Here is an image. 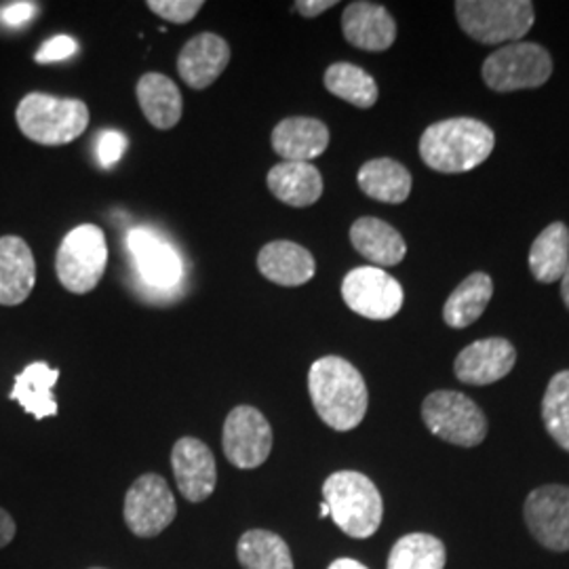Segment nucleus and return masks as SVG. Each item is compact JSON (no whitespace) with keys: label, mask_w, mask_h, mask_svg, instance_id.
<instances>
[{"label":"nucleus","mask_w":569,"mask_h":569,"mask_svg":"<svg viewBox=\"0 0 569 569\" xmlns=\"http://www.w3.org/2000/svg\"><path fill=\"white\" fill-rule=\"evenodd\" d=\"M203 0H148L146 7L171 23H188L203 9Z\"/></svg>","instance_id":"32"},{"label":"nucleus","mask_w":569,"mask_h":569,"mask_svg":"<svg viewBox=\"0 0 569 569\" xmlns=\"http://www.w3.org/2000/svg\"><path fill=\"white\" fill-rule=\"evenodd\" d=\"M228 42L213 32H201L183 44L176 66L182 81L188 87L201 91L222 77V72L228 68Z\"/></svg>","instance_id":"17"},{"label":"nucleus","mask_w":569,"mask_h":569,"mask_svg":"<svg viewBox=\"0 0 569 569\" xmlns=\"http://www.w3.org/2000/svg\"><path fill=\"white\" fill-rule=\"evenodd\" d=\"M39 7L34 2H11L0 9V23L9 28H21L37 16Z\"/></svg>","instance_id":"35"},{"label":"nucleus","mask_w":569,"mask_h":569,"mask_svg":"<svg viewBox=\"0 0 569 569\" xmlns=\"http://www.w3.org/2000/svg\"><path fill=\"white\" fill-rule=\"evenodd\" d=\"M77 51H79V42L66 34H60L42 44L37 53V63H56V61L68 60V58L77 56Z\"/></svg>","instance_id":"34"},{"label":"nucleus","mask_w":569,"mask_h":569,"mask_svg":"<svg viewBox=\"0 0 569 569\" xmlns=\"http://www.w3.org/2000/svg\"><path fill=\"white\" fill-rule=\"evenodd\" d=\"M237 557L244 569H293L287 542L268 529L244 531L237 545Z\"/></svg>","instance_id":"28"},{"label":"nucleus","mask_w":569,"mask_h":569,"mask_svg":"<svg viewBox=\"0 0 569 569\" xmlns=\"http://www.w3.org/2000/svg\"><path fill=\"white\" fill-rule=\"evenodd\" d=\"M327 569H367L363 563H359V561H355V559H336L331 566Z\"/></svg>","instance_id":"38"},{"label":"nucleus","mask_w":569,"mask_h":569,"mask_svg":"<svg viewBox=\"0 0 569 569\" xmlns=\"http://www.w3.org/2000/svg\"><path fill=\"white\" fill-rule=\"evenodd\" d=\"M561 296H563V302L569 308V264L566 272H563V277H561Z\"/></svg>","instance_id":"39"},{"label":"nucleus","mask_w":569,"mask_h":569,"mask_svg":"<svg viewBox=\"0 0 569 569\" xmlns=\"http://www.w3.org/2000/svg\"><path fill=\"white\" fill-rule=\"evenodd\" d=\"M60 380V369L37 361L26 367L16 376V385L9 392L11 401H18L23 411L34 416L37 420L58 416V401L53 397V388Z\"/></svg>","instance_id":"23"},{"label":"nucleus","mask_w":569,"mask_h":569,"mask_svg":"<svg viewBox=\"0 0 569 569\" xmlns=\"http://www.w3.org/2000/svg\"><path fill=\"white\" fill-rule=\"evenodd\" d=\"M323 81L329 93L357 108H371L380 96L373 77L367 74L363 68L348 61H338L329 66Z\"/></svg>","instance_id":"29"},{"label":"nucleus","mask_w":569,"mask_h":569,"mask_svg":"<svg viewBox=\"0 0 569 569\" xmlns=\"http://www.w3.org/2000/svg\"><path fill=\"white\" fill-rule=\"evenodd\" d=\"M517 363V350L505 338H486L467 346L453 363L456 378L470 387H488L507 378Z\"/></svg>","instance_id":"15"},{"label":"nucleus","mask_w":569,"mask_h":569,"mask_svg":"<svg viewBox=\"0 0 569 569\" xmlns=\"http://www.w3.org/2000/svg\"><path fill=\"white\" fill-rule=\"evenodd\" d=\"M456 18L470 39L483 44L519 41L533 26L529 0H458Z\"/></svg>","instance_id":"5"},{"label":"nucleus","mask_w":569,"mask_h":569,"mask_svg":"<svg viewBox=\"0 0 569 569\" xmlns=\"http://www.w3.org/2000/svg\"><path fill=\"white\" fill-rule=\"evenodd\" d=\"M422 420L435 437L460 448H477L488 435L486 413L456 390L430 392L422 403Z\"/></svg>","instance_id":"7"},{"label":"nucleus","mask_w":569,"mask_h":569,"mask_svg":"<svg viewBox=\"0 0 569 569\" xmlns=\"http://www.w3.org/2000/svg\"><path fill=\"white\" fill-rule=\"evenodd\" d=\"M136 96L143 117L154 129L167 131L182 121V93L178 84L161 72H148L140 77Z\"/></svg>","instance_id":"21"},{"label":"nucleus","mask_w":569,"mask_h":569,"mask_svg":"<svg viewBox=\"0 0 569 569\" xmlns=\"http://www.w3.org/2000/svg\"><path fill=\"white\" fill-rule=\"evenodd\" d=\"M319 517H321V519H326V517H329V507H327L326 502H321V509H319Z\"/></svg>","instance_id":"40"},{"label":"nucleus","mask_w":569,"mask_h":569,"mask_svg":"<svg viewBox=\"0 0 569 569\" xmlns=\"http://www.w3.org/2000/svg\"><path fill=\"white\" fill-rule=\"evenodd\" d=\"M346 306L371 321H388L403 308V287L385 268L359 266L342 281Z\"/></svg>","instance_id":"10"},{"label":"nucleus","mask_w":569,"mask_h":569,"mask_svg":"<svg viewBox=\"0 0 569 569\" xmlns=\"http://www.w3.org/2000/svg\"><path fill=\"white\" fill-rule=\"evenodd\" d=\"M266 182L270 192L289 207H310L323 194L321 171L312 163L284 161V163L274 164L268 171Z\"/></svg>","instance_id":"22"},{"label":"nucleus","mask_w":569,"mask_h":569,"mask_svg":"<svg viewBox=\"0 0 569 569\" xmlns=\"http://www.w3.org/2000/svg\"><path fill=\"white\" fill-rule=\"evenodd\" d=\"M16 531H18V528H16L13 517L7 510L0 509V549L9 547L13 542Z\"/></svg>","instance_id":"37"},{"label":"nucleus","mask_w":569,"mask_h":569,"mask_svg":"<svg viewBox=\"0 0 569 569\" xmlns=\"http://www.w3.org/2000/svg\"><path fill=\"white\" fill-rule=\"evenodd\" d=\"M16 119L21 133L41 146H66L81 138L89 127V108L77 98L28 93Z\"/></svg>","instance_id":"4"},{"label":"nucleus","mask_w":569,"mask_h":569,"mask_svg":"<svg viewBox=\"0 0 569 569\" xmlns=\"http://www.w3.org/2000/svg\"><path fill=\"white\" fill-rule=\"evenodd\" d=\"M108 266V244L102 228L81 224L72 228L61 241L56 256V272L70 293L93 291Z\"/></svg>","instance_id":"6"},{"label":"nucleus","mask_w":569,"mask_h":569,"mask_svg":"<svg viewBox=\"0 0 569 569\" xmlns=\"http://www.w3.org/2000/svg\"><path fill=\"white\" fill-rule=\"evenodd\" d=\"M312 406L327 427L346 432L366 418L369 395L361 371L342 357H323L308 371Z\"/></svg>","instance_id":"1"},{"label":"nucleus","mask_w":569,"mask_h":569,"mask_svg":"<svg viewBox=\"0 0 569 569\" xmlns=\"http://www.w3.org/2000/svg\"><path fill=\"white\" fill-rule=\"evenodd\" d=\"M222 448L232 467H262L272 451V427L264 413L251 406L234 407L226 418Z\"/></svg>","instance_id":"11"},{"label":"nucleus","mask_w":569,"mask_h":569,"mask_svg":"<svg viewBox=\"0 0 569 569\" xmlns=\"http://www.w3.org/2000/svg\"><path fill=\"white\" fill-rule=\"evenodd\" d=\"M127 247L136 260L143 281L159 289H169L182 279V260L159 232L150 228H133L127 234Z\"/></svg>","instance_id":"14"},{"label":"nucleus","mask_w":569,"mask_h":569,"mask_svg":"<svg viewBox=\"0 0 569 569\" xmlns=\"http://www.w3.org/2000/svg\"><path fill=\"white\" fill-rule=\"evenodd\" d=\"M359 188L369 199L380 203L399 204L411 192V173L392 159H373L359 169Z\"/></svg>","instance_id":"25"},{"label":"nucleus","mask_w":569,"mask_h":569,"mask_svg":"<svg viewBox=\"0 0 569 569\" xmlns=\"http://www.w3.org/2000/svg\"><path fill=\"white\" fill-rule=\"evenodd\" d=\"M350 243L376 268L397 266L407 253L401 232L378 218H359L350 228Z\"/></svg>","instance_id":"24"},{"label":"nucleus","mask_w":569,"mask_h":569,"mask_svg":"<svg viewBox=\"0 0 569 569\" xmlns=\"http://www.w3.org/2000/svg\"><path fill=\"white\" fill-rule=\"evenodd\" d=\"M272 150L293 163H308L321 157L329 146V129L310 117H289L272 129Z\"/></svg>","instance_id":"19"},{"label":"nucleus","mask_w":569,"mask_h":569,"mask_svg":"<svg viewBox=\"0 0 569 569\" xmlns=\"http://www.w3.org/2000/svg\"><path fill=\"white\" fill-rule=\"evenodd\" d=\"M496 136L486 122L468 117L435 122L420 138L422 161L439 173H467L488 161Z\"/></svg>","instance_id":"2"},{"label":"nucleus","mask_w":569,"mask_h":569,"mask_svg":"<svg viewBox=\"0 0 569 569\" xmlns=\"http://www.w3.org/2000/svg\"><path fill=\"white\" fill-rule=\"evenodd\" d=\"M171 467L178 489L188 502H203L218 483V467L211 449L197 437H182L171 449Z\"/></svg>","instance_id":"13"},{"label":"nucleus","mask_w":569,"mask_h":569,"mask_svg":"<svg viewBox=\"0 0 569 569\" xmlns=\"http://www.w3.org/2000/svg\"><path fill=\"white\" fill-rule=\"evenodd\" d=\"M124 523L138 538H154L178 517L176 496L161 475L146 472L124 496Z\"/></svg>","instance_id":"9"},{"label":"nucleus","mask_w":569,"mask_h":569,"mask_svg":"<svg viewBox=\"0 0 569 569\" xmlns=\"http://www.w3.org/2000/svg\"><path fill=\"white\" fill-rule=\"evenodd\" d=\"M342 32L352 47L380 53L390 49L397 39V21L388 13L387 7L357 0L350 2L342 13Z\"/></svg>","instance_id":"16"},{"label":"nucleus","mask_w":569,"mask_h":569,"mask_svg":"<svg viewBox=\"0 0 569 569\" xmlns=\"http://www.w3.org/2000/svg\"><path fill=\"white\" fill-rule=\"evenodd\" d=\"M493 283L486 272H475L458 284L443 308V319L453 329L472 326L488 308Z\"/></svg>","instance_id":"27"},{"label":"nucleus","mask_w":569,"mask_h":569,"mask_svg":"<svg viewBox=\"0 0 569 569\" xmlns=\"http://www.w3.org/2000/svg\"><path fill=\"white\" fill-rule=\"evenodd\" d=\"M37 283V262L30 244L20 237H0V306L28 300Z\"/></svg>","instance_id":"18"},{"label":"nucleus","mask_w":569,"mask_h":569,"mask_svg":"<svg viewBox=\"0 0 569 569\" xmlns=\"http://www.w3.org/2000/svg\"><path fill=\"white\" fill-rule=\"evenodd\" d=\"M258 270L270 283L281 287L306 284L317 272L312 253L302 244L291 241H272L258 253Z\"/></svg>","instance_id":"20"},{"label":"nucleus","mask_w":569,"mask_h":569,"mask_svg":"<svg viewBox=\"0 0 569 569\" xmlns=\"http://www.w3.org/2000/svg\"><path fill=\"white\" fill-rule=\"evenodd\" d=\"M323 498L329 517L350 538H371L382 523V496L363 472L338 470L329 475L323 483Z\"/></svg>","instance_id":"3"},{"label":"nucleus","mask_w":569,"mask_h":569,"mask_svg":"<svg viewBox=\"0 0 569 569\" xmlns=\"http://www.w3.org/2000/svg\"><path fill=\"white\" fill-rule=\"evenodd\" d=\"M446 547L430 533H407L388 555L387 569H443Z\"/></svg>","instance_id":"30"},{"label":"nucleus","mask_w":569,"mask_h":569,"mask_svg":"<svg viewBox=\"0 0 569 569\" xmlns=\"http://www.w3.org/2000/svg\"><path fill=\"white\" fill-rule=\"evenodd\" d=\"M336 7V0H298L293 4V9L302 16V18H317L321 13H326L327 9Z\"/></svg>","instance_id":"36"},{"label":"nucleus","mask_w":569,"mask_h":569,"mask_svg":"<svg viewBox=\"0 0 569 569\" xmlns=\"http://www.w3.org/2000/svg\"><path fill=\"white\" fill-rule=\"evenodd\" d=\"M91 569H102V568H91Z\"/></svg>","instance_id":"41"},{"label":"nucleus","mask_w":569,"mask_h":569,"mask_svg":"<svg viewBox=\"0 0 569 569\" xmlns=\"http://www.w3.org/2000/svg\"><path fill=\"white\" fill-rule=\"evenodd\" d=\"M550 74L552 58L536 42H510L493 51L483 63V81L498 93L542 87Z\"/></svg>","instance_id":"8"},{"label":"nucleus","mask_w":569,"mask_h":569,"mask_svg":"<svg viewBox=\"0 0 569 569\" xmlns=\"http://www.w3.org/2000/svg\"><path fill=\"white\" fill-rule=\"evenodd\" d=\"M127 136L117 129H106L96 140V154L102 167H114L127 150Z\"/></svg>","instance_id":"33"},{"label":"nucleus","mask_w":569,"mask_h":569,"mask_svg":"<svg viewBox=\"0 0 569 569\" xmlns=\"http://www.w3.org/2000/svg\"><path fill=\"white\" fill-rule=\"evenodd\" d=\"M542 420L559 448L569 451V369L552 376L542 399Z\"/></svg>","instance_id":"31"},{"label":"nucleus","mask_w":569,"mask_h":569,"mask_svg":"<svg viewBox=\"0 0 569 569\" xmlns=\"http://www.w3.org/2000/svg\"><path fill=\"white\" fill-rule=\"evenodd\" d=\"M526 523L545 549L569 550V488L545 486L533 489L526 500Z\"/></svg>","instance_id":"12"},{"label":"nucleus","mask_w":569,"mask_h":569,"mask_svg":"<svg viewBox=\"0 0 569 569\" xmlns=\"http://www.w3.org/2000/svg\"><path fill=\"white\" fill-rule=\"evenodd\" d=\"M569 264V230L561 222L547 226L529 249V268L536 281L555 283Z\"/></svg>","instance_id":"26"}]
</instances>
